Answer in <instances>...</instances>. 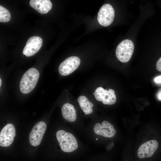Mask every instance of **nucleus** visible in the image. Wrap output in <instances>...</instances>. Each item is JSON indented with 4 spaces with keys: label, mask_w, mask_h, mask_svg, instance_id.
<instances>
[{
    "label": "nucleus",
    "mask_w": 161,
    "mask_h": 161,
    "mask_svg": "<svg viewBox=\"0 0 161 161\" xmlns=\"http://www.w3.org/2000/svg\"><path fill=\"white\" fill-rule=\"evenodd\" d=\"M39 76V72L35 68H32L28 69L23 75L20 81L21 92L24 94L31 92L35 87Z\"/></svg>",
    "instance_id": "obj_1"
},
{
    "label": "nucleus",
    "mask_w": 161,
    "mask_h": 161,
    "mask_svg": "<svg viewBox=\"0 0 161 161\" xmlns=\"http://www.w3.org/2000/svg\"><path fill=\"white\" fill-rule=\"evenodd\" d=\"M56 135L61 149L63 151L72 152L78 148L77 140L71 133L63 130H59L56 132Z\"/></svg>",
    "instance_id": "obj_2"
},
{
    "label": "nucleus",
    "mask_w": 161,
    "mask_h": 161,
    "mask_svg": "<svg viewBox=\"0 0 161 161\" xmlns=\"http://www.w3.org/2000/svg\"><path fill=\"white\" fill-rule=\"evenodd\" d=\"M134 46L133 42L129 39L121 41L116 50L117 58L121 62L126 63L130 59L133 53Z\"/></svg>",
    "instance_id": "obj_3"
},
{
    "label": "nucleus",
    "mask_w": 161,
    "mask_h": 161,
    "mask_svg": "<svg viewBox=\"0 0 161 161\" xmlns=\"http://www.w3.org/2000/svg\"><path fill=\"white\" fill-rule=\"evenodd\" d=\"M114 17V11L112 6L106 4L100 8L98 13L97 19L102 26L107 27L113 22Z\"/></svg>",
    "instance_id": "obj_4"
},
{
    "label": "nucleus",
    "mask_w": 161,
    "mask_h": 161,
    "mask_svg": "<svg viewBox=\"0 0 161 161\" xmlns=\"http://www.w3.org/2000/svg\"><path fill=\"white\" fill-rule=\"evenodd\" d=\"M46 129V124L43 121L39 122L35 125L29 136V142L31 145L36 146L40 145Z\"/></svg>",
    "instance_id": "obj_5"
},
{
    "label": "nucleus",
    "mask_w": 161,
    "mask_h": 161,
    "mask_svg": "<svg viewBox=\"0 0 161 161\" xmlns=\"http://www.w3.org/2000/svg\"><path fill=\"white\" fill-rule=\"evenodd\" d=\"M80 63V58L76 56L69 57L60 64L58 71L62 75L66 76L74 72L78 67Z\"/></svg>",
    "instance_id": "obj_6"
},
{
    "label": "nucleus",
    "mask_w": 161,
    "mask_h": 161,
    "mask_svg": "<svg viewBox=\"0 0 161 161\" xmlns=\"http://www.w3.org/2000/svg\"><path fill=\"white\" fill-rule=\"evenodd\" d=\"M94 93L95 99L98 101H102L103 104L112 105L116 101L115 92L112 89L107 90L99 87L96 89Z\"/></svg>",
    "instance_id": "obj_7"
},
{
    "label": "nucleus",
    "mask_w": 161,
    "mask_h": 161,
    "mask_svg": "<svg viewBox=\"0 0 161 161\" xmlns=\"http://www.w3.org/2000/svg\"><path fill=\"white\" fill-rule=\"evenodd\" d=\"M16 136L15 128L12 124H7L2 129L0 133V145L7 147L13 143Z\"/></svg>",
    "instance_id": "obj_8"
},
{
    "label": "nucleus",
    "mask_w": 161,
    "mask_h": 161,
    "mask_svg": "<svg viewBox=\"0 0 161 161\" xmlns=\"http://www.w3.org/2000/svg\"><path fill=\"white\" fill-rule=\"evenodd\" d=\"M42 43V39L39 37L33 36L30 37L23 49V53L27 57L34 55L40 50Z\"/></svg>",
    "instance_id": "obj_9"
},
{
    "label": "nucleus",
    "mask_w": 161,
    "mask_h": 161,
    "mask_svg": "<svg viewBox=\"0 0 161 161\" xmlns=\"http://www.w3.org/2000/svg\"><path fill=\"white\" fill-rule=\"evenodd\" d=\"M158 147V143L155 140L147 141L140 146L137 151L138 157L140 158L152 156Z\"/></svg>",
    "instance_id": "obj_10"
},
{
    "label": "nucleus",
    "mask_w": 161,
    "mask_h": 161,
    "mask_svg": "<svg viewBox=\"0 0 161 161\" xmlns=\"http://www.w3.org/2000/svg\"><path fill=\"white\" fill-rule=\"evenodd\" d=\"M95 133L106 137H112L116 133L113 126L107 121H104L101 124L99 123L95 124L94 127Z\"/></svg>",
    "instance_id": "obj_11"
},
{
    "label": "nucleus",
    "mask_w": 161,
    "mask_h": 161,
    "mask_svg": "<svg viewBox=\"0 0 161 161\" xmlns=\"http://www.w3.org/2000/svg\"><path fill=\"white\" fill-rule=\"evenodd\" d=\"M30 5L42 14L47 13L52 7V4L49 0H31Z\"/></svg>",
    "instance_id": "obj_12"
},
{
    "label": "nucleus",
    "mask_w": 161,
    "mask_h": 161,
    "mask_svg": "<svg viewBox=\"0 0 161 161\" xmlns=\"http://www.w3.org/2000/svg\"><path fill=\"white\" fill-rule=\"evenodd\" d=\"M63 117L67 121L72 122L75 121L77 116L74 106L69 103L64 104L61 109Z\"/></svg>",
    "instance_id": "obj_13"
},
{
    "label": "nucleus",
    "mask_w": 161,
    "mask_h": 161,
    "mask_svg": "<svg viewBox=\"0 0 161 161\" xmlns=\"http://www.w3.org/2000/svg\"><path fill=\"white\" fill-rule=\"evenodd\" d=\"M78 101L81 109L86 114H90L92 112L94 105L86 96L84 95L79 96Z\"/></svg>",
    "instance_id": "obj_14"
},
{
    "label": "nucleus",
    "mask_w": 161,
    "mask_h": 161,
    "mask_svg": "<svg viewBox=\"0 0 161 161\" xmlns=\"http://www.w3.org/2000/svg\"><path fill=\"white\" fill-rule=\"evenodd\" d=\"M11 18V15L9 11L6 8L0 6V21L6 22L9 21Z\"/></svg>",
    "instance_id": "obj_15"
},
{
    "label": "nucleus",
    "mask_w": 161,
    "mask_h": 161,
    "mask_svg": "<svg viewBox=\"0 0 161 161\" xmlns=\"http://www.w3.org/2000/svg\"><path fill=\"white\" fill-rule=\"evenodd\" d=\"M156 69L157 70L161 72V57L159 58L157 63Z\"/></svg>",
    "instance_id": "obj_16"
},
{
    "label": "nucleus",
    "mask_w": 161,
    "mask_h": 161,
    "mask_svg": "<svg viewBox=\"0 0 161 161\" xmlns=\"http://www.w3.org/2000/svg\"><path fill=\"white\" fill-rule=\"evenodd\" d=\"M154 82L157 83H161V75L156 77L154 79Z\"/></svg>",
    "instance_id": "obj_17"
},
{
    "label": "nucleus",
    "mask_w": 161,
    "mask_h": 161,
    "mask_svg": "<svg viewBox=\"0 0 161 161\" xmlns=\"http://www.w3.org/2000/svg\"><path fill=\"white\" fill-rule=\"evenodd\" d=\"M157 97L160 100H161V90L157 94Z\"/></svg>",
    "instance_id": "obj_18"
},
{
    "label": "nucleus",
    "mask_w": 161,
    "mask_h": 161,
    "mask_svg": "<svg viewBox=\"0 0 161 161\" xmlns=\"http://www.w3.org/2000/svg\"><path fill=\"white\" fill-rule=\"evenodd\" d=\"M1 78H0V86L1 87Z\"/></svg>",
    "instance_id": "obj_19"
},
{
    "label": "nucleus",
    "mask_w": 161,
    "mask_h": 161,
    "mask_svg": "<svg viewBox=\"0 0 161 161\" xmlns=\"http://www.w3.org/2000/svg\"><path fill=\"white\" fill-rule=\"evenodd\" d=\"M96 140H98V139L96 138Z\"/></svg>",
    "instance_id": "obj_20"
}]
</instances>
